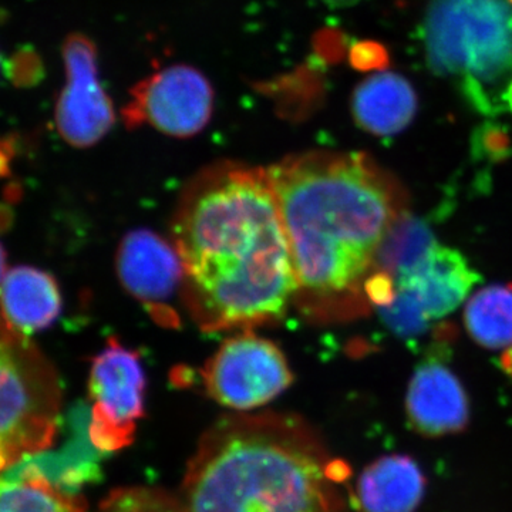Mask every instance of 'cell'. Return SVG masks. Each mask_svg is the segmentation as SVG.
I'll return each instance as SVG.
<instances>
[{"label":"cell","instance_id":"7402d4cb","mask_svg":"<svg viewBox=\"0 0 512 512\" xmlns=\"http://www.w3.org/2000/svg\"><path fill=\"white\" fill-rule=\"evenodd\" d=\"M6 276V258L5 251H3L2 245H0V285H2L3 279Z\"/></svg>","mask_w":512,"mask_h":512},{"label":"cell","instance_id":"3957f363","mask_svg":"<svg viewBox=\"0 0 512 512\" xmlns=\"http://www.w3.org/2000/svg\"><path fill=\"white\" fill-rule=\"evenodd\" d=\"M349 474L296 414H228L202 436L178 500L184 512H349Z\"/></svg>","mask_w":512,"mask_h":512},{"label":"cell","instance_id":"9c48e42d","mask_svg":"<svg viewBox=\"0 0 512 512\" xmlns=\"http://www.w3.org/2000/svg\"><path fill=\"white\" fill-rule=\"evenodd\" d=\"M116 269L128 295L137 299L158 325L180 328L177 302L183 303L184 268L173 241L150 229H134L120 242Z\"/></svg>","mask_w":512,"mask_h":512},{"label":"cell","instance_id":"4fadbf2b","mask_svg":"<svg viewBox=\"0 0 512 512\" xmlns=\"http://www.w3.org/2000/svg\"><path fill=\"white\" fill-rule=\"evenodd\" d=\"M416 111V92L400 74H373L353 92V119L372 136L393 137L402 133L412 123Z\"/></svg>","mask_w":512,"mask_h":512},{"label":"cell","instance_id":"e0dca14e","mask_svg":"<svg viewBox=\"0 0 512 512\" xmlns=\"http://www.w3.org/2000/svg\"><path fill=\"white\" fill-rule=\"evenodd\" d=\"M84 501L32 467L0 478V512H84Z\"/></svg>","mask_w":512,"mask_h":512},{"label":"cell","instance_id":"ac0fdd59","mask_svg":"<svg viewBox=\"0 0 512 512\" xmlns=\"http://www.w3.org/2000/svg\"><path fill=\"white\" fill-rule=\"evenodd\" d=\"M96 512H184L180 500L156 487L117 488L101 501Z\"/></svg>","mask_w":512,"mask_h":512},{"label":"cell","instance_id":"30bf717a","mask_svg":"<svg viewBox=\"0 0 512 512\" xmlns=\"http://www.w3.org/2000/svg\"><path fill=\"white\" fill-rule=\"evenodd\" d=\"M62 56L66 83L57 97V133L74 148L96 146L116 123L113 101L100 82L96 46L74 33L64 40Z\"/></svg>","mask_w":512,"mask_h":512},{"label":"cell","instance_id":"7a4b0ae2","mask_svg":"<svg viewBox=\"0 0 512 512\" xmlns=\"http://www.w3.org/2000/svg\"><path fill=\"white\" fill-rule=\"evenodd\" d=\"M295 268V308L309 322L360 318L366 282L407 215L403 185L363 153L308 151L266 168Z\"/></svg>","mask_w":512,"mask_h":512},{"label":"cell","instance_id":"5bb4252c","mask_svg":"<svg viewBox=\"0 0 512 512\" xmlns=\"http://www.w3.org/2000/svg\"><path fill=\"white\" fill-rule=\"evenodd\" d=\"M426 480L413 458L380 457L363 471L356 500L363 512H414L423 498Z\"/></svg>","mask_w":512,"mask_h":512},{"label":"cell","instance_id":"9a60e30c","mask_svg":"<svg viewBox=\"0 0 512 512\" xmlns=\"http://www.w3.org/2000/svg\"><path fill=\"white\" fill-rule=\"evenodd\" d=\"M0 309L20 332L49 328L62 312V293L52 275L19 266L0 285Z\"/></svg>","mask_w":512,"mask_h":512},{"label":"cell","instance_id":"7c38bea8","mask_svg":"<svg viewBox=\"0 0 512 512\" xmlns=\"http://www.w3.org/2000/svg\"><path fill=\"white\" fill-rule=\"evenodd\" d=\"M478 279L480 276L464 255L436 242L416 264L397 275L394 282L429 320H436L457 309Z\"/></svg>","mask_w":512,"mask_h":512},{"label":"cell","instance_id":"44dd1931","mask_svg":"<svg viewBox=\"0 0 512 512\" xmlns=\"http://www.w3.org/2000/svg\"><path fill=\"white\" fill-rule=\"evenodd\" d=\"M322 2L332 6V8H348V6L356 5L360 0H322Z\"/></svg>","mask_w":512,"mask_h":512},{"label":"cell","instance_id":"5b68a950","mask_svg":"<svg viewBox=\"0 0 512 512\" xmlns=\"http://www.w3.org/2000/svg\"><path fill=\"white\" fill-rule=\"evenodd\" d=\"M60 410L55 366L0 309V473L52 447Z\"/></svg>","mask_w":512,"mask_h":512},{"label":"cell","instance_id":"6da1fadb","mask_svg":"<svg viewBox=\"0 0 512 512\" xmlns=\"http://www.w3.org/2000/svg\"><path fill=\"white\" fill-rule=\"evenodd\" d=\"M185 312L204 332L281 322L296 275L266 168L222 161L185 185L171 222Z\"/></svg>","mask_w":512,"mask_h":512},{"label":"cell","instance_id":"277c9868","mask_svg":"<svg viewBox=\"0 0 512 512\" xmlns=\"http://www.w3.org/2000/svg\"><path fill=\"white\" fill-rule=\"evenodd\" d=\"M423 45L434 72L456 80L478 109L512 80V0H433Z\"/></svg>","mask_w":512,"mask_h":512},{"label":"cell","instance_id":"2e32d148","mask_svg":"<svg viewBox=\"0 0 512 512\" xmlns=\"http://www.w3.org/2000/svg\"><path fill=\"white\" fill-rule=\"evenodd\" d=\"M464 325L483 348H511L512 284L491 285L474 293L464 311Z\"/></svg>","mask_w":512,"mask_h":512},{"label":"cell","instance_id":"603a6c76","mask_svg":"<svg viewBox=\"0 0 512 512\" xmlns=\"http://www.w3.org/2000/svg\"><path fill=\"white\" fill-rule=\"evenodd\" d=\"M507 101H508V103H510L511 110H512V82H511L510 86H508Z\"/></svg>","mask_w":512,"mask_h":512},{"label":"cell","instance_id":"ba28073f","mask_svg":"<svg viewBox=\"0 0 512 512\" xmlns=\"http://www.w3.org/2000/svg\"><path fill=\"white\" fill-rule=\"evenodd\" d=\"M214 89L200 70L174 64L137 84L124 107L127 126H148L168 137L197 136L210 123Z\"/></svg>","mask_w":512,"mask_h":512},{"label":"cell","instance_id":"8992f818","mask_svg":"<svg viewBox=\"0 0 512 512\" xmlns=\"http://www.w3.org/2000/svg\"><path fill=\"white\" fill-rule=\"evenodd\" d=\"M205 392L235 412L259 409L293 382L286 356L274 342L239 330L225 340L201 372Z\"/></svg>","mask_w":512,"mask_h":512},{"label":"cell","instance_id":"52a82bcc","mask_svg":"<svg viewBox=\"0 0 512 512\" xmlns=\"http://www.w3.org/2000/svg\"><path fill=\"white\" fill-rule=\"evenodd\" d=\"M146 386L140 355L110 339L90 369L89 436L94 447L111 453L133 443L138 421L144 417Z\"/></svg>","mask_w":512,"mask_h":512},{"label":"cell","instance_id":"8fae6325","mask_svg":"<svg viewBox=\"0 0 512 512\" xmlns=\"http://www.w3.org/2000/svg\"><path fill=\"white\" fill-rule=\"evenodd\" d=\"M448 342V340H447ZM417 367L406 396L407 420L426 437L460 433L470 420V404L463 384L447 365L446 343L434 348Z\"/></svg>","mask_w":512,"mask_h":512},{"label":"cell","instance_id":"ffe728a7","mask_svg":"<svg viewBox=\"0 0 512 512\" xmlns=\"http://www.w3.org/2000/svg\"><path fill=\"white\" fill-rule=\"evenodd\" d=\"M501 367L508 376L512 377V346L505 349V353L501 356Z\"/></svg>","mask_w":512,"mask_h":512},{"label":"cell","instance_id":"d6986e66","mask_svg":"<svg viewBox=\"0 0 512 512\" xmlns=\"http://www.w3.org/2000/svg\"><path fill=\"white\" fill-rule=\"evenodd\" d=\"M387 328L397 335L412 338L429 328L431 320L424 315L416 302L406 292L397 289L396 298L390 305L379 309Z\"/></svg>","mask_w":512,"mask_h":512}]
</instances>
